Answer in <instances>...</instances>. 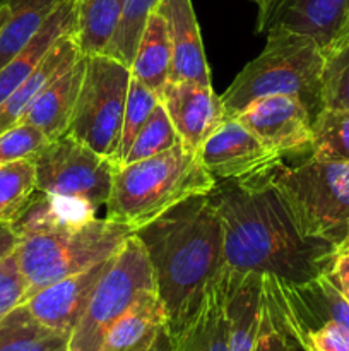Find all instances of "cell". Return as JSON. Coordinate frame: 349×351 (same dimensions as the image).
<instances>
[{
    "instance_id": "7a4b0ae2",
    "label": "cell",
    "mask_w": 349,
    "mask_h": 351,
    "mask_svg": "<svg viewBox=\"0 0 349 351\" xmlns=\"http://www.w3.org/2000/svg\"><path fill=\"white\" fill-rule=\"evenodd\" d=\"M133 233L149 257L168 331H173L195 311L205 287L226 269L218 209L209 194L194 195Z\"/></svg>"
},
{
    "instance_id": "6da1fadb",
    "label": "cell",
    "mask_w": 349,
    "mask_h": 351,
    "mask_svg": "<svg viewBox=\"0 0 349 351\" xmlns=\"http://www.w3.org/2000/svg\"><path fill=\"white\" fill-rule=\"evenodd\" d=\"M209 197L222 225L226 267L252 271L291 283L327 273L337 252L298 228L272 184V171L238 182H216Z\"/></svg>"
},
{
    "instance_id": "ab89813d",
    "label": "cell",
    "mask_w": 349,
    "mask_h": 351,
    "mask_svg": "<svg viewBox=\"0 0 349 351\" xmlns=\"http://www.w3.org/2000/svg\"><path fill=\"white\" fill-rule=\"evenodd\" d=\"M9 14H10V9L7 3H0V31H2L3 24L7 23V19H9Z\"/></svg>"
},
{
    "instance_id": "d6986e66",
    "label": "cell",
    "mask_w": 349,
    "mask_h": 351,
    "mask_svg": "<svg viewBox=\"0 0 349 351\" xmlns=\"http://www.w3.org/2000/svg\"><path fill=\"white\" fill-rule=\"evenodd\" d=\"M77 0H64L33 38L0 69V103L31 75L64 34L75 31Z\"/></svg>"
},
{
    "instance_id": "277c9868",
    "label": "cell",
    "mask_w": 349,
    "mask_h": 351,
    "mask_svg": "<svg viewBox=\"0 0 349 351\" xmlns=\"http://www.w3.org/2000/svg\"><path fill=\"white\" fill-rule=\"evenodd\" d=\"M324 50L310 36L269 29L263 50L242 69L222 93L226 119L238 115L255 99L270 95L294 96L315 119L324 108Z\"/></svg>"
},
{
    "instance_id": "8992f818",
    "label": "cell",
    "mask_w": 349,
    "mask_h": 351,
    "mask_svg": "<svg viewBox=\"0 0 349 351\" xmlns=\"http://www.w3.org/2000/svg\"><path fill=\"white\" fill-rule=\"evenodd\" d=\"M272 184L298 228L335 249L349 243V163L307 161L272 171Z\"/></svg>"
},
{
    "instance_id": "7c38bea8",
    "label": "cell",
    "mask_w": 349,
    "mask_h": 351,
    "mask_svg": "<svg viewBox=\"0 0 349 351\" xmlns=\"http://www.w3.org/2000/svg\"><path fill=\"white\" fill-rule=\"evenodd\" d=\"M181 146L197 153L209 136L226 119L221 96L211 84L194 81H168L159 95Z\"/></svg>"
},
{
    "instance_id": "ac0fdd59",
    "label": "cell",
    "mask_w": 349,
    "mask_h": 351,
    "mask_svg": "<svg viewBox=\"0 0 349 351\" xmlns=\"http://www.w3.org/2000/svg\"><path fill=\"white\" fill-rule=\"evenodd\" d=\"M263 274L228 267V351H253L263 305Z\"/></svg>"
},
{
    "instance_id": "8fae6325",
    "label": "cell",
    "mask_w": 349,
    "mask_h": 351,
    "mask_svg": "<svg viewBox=\"0 0 349 351\" xmlns=\"http://www.w3.org/2000/svg\"><path fill=\"white\" fill-rule=\"evenodd\" d=\"M231 119H238L253 136L281 156L310 151L313 117L294 96H262Z\"/></svg>"
},
{
    "instance_id": "44dd1931",
    "label": "cell",
    "mask_w": 349,
    "mask_h": 351,
    "mask_svg": "<svg viewBox=\"0 0 349 351\" xmlns=\"http://www.w3.org/2000/svg\"><path fill=\"white\" fill-rule=\"evenodd\" d=\"M82 53L79 48L77 40H75L74 31L64 34L57 43L51 47L47 57L41 60V64L31 72L27 79H24L2 103H0V134L3 130L10 129L16 123L21 122L23 115L33 99L36 98L38 93L44 88L48 81L60 71L64 65H67L72 58Z\"/></svg>"
},
{
    "instance_id": "e575fe53",
    "label": "cell",
    "mask_w": 349,
    "mask_h": 351,
    "mask_svg": "<svg viewBox=\"0 0 349 351\" xmlns=\"http://www.w3.org/2000/svg\"><path fill=\"white\" fill-rule=\"evenodd\" d=\"M24 295H26V283L21 276L16 254L12 252L0 264V321L14 307L23 304Z\"/></svg>"
},
{
    "instance_id": "f1b7e54d",
    "label": "cell",
    "mask_w": 349,
    "mask_h": 351,
    "mask_svg": "<svg viewBox=\"0 0 349 351\" xmlns=\"http://www.w3.org/2000/svg\"><path fill=\"white\" fill-rule=\"evenodd\" d=\"M159 103V95L154 93L153 89L147 88L135 77H130L129 93H127L125 101V112H123V123L122 132H120V143L116 147V153L113 156V163L116 167H122L123 160L129 154L130 147H132L133 141H135L137 134L144 127V123L149 120L151 113Z\"/></svg>"
},
{
    "instance_id": "7402d4cb",
    "label": "cell",
    "mask_w": 349,
    "mask_h": 351,
    "mask_svg": "<svg viewBox=\"0 0 349 351\" xmlns=\"http://www.w3.org/2000/svg\"><path fill=\"white\" fill-rule=\"evenodd\" d=\"M171 45L164 19L154 10L147 19L130 64L132 77L161 95L170 81Z\"/></svg>"
},
{
    "instance_id": "4fadbf2b",
    "label": "cell",
    "mask_w": 349,
    "mask_h": 351,
    "mask_svg": "<svg viewBox=\"0 0 349 351\" xmlns=\"http://www.w3.org/2000/svg\"><path fill=\"white\" fill-rule=\"evenodd\" d=\"M106 263L108 259L82 273L72 274L41 288L23 302L24 307L43 326L72 336L75 326L84 315Z\"/></svg>"
},
{
    "instance_id": "5b68a950",
    "label": "cell",
    "mask_w": 349,
    "mask_h": 351,
    "mask_svg": "<svg viewBox=\"0 0 349 351\" xmlns=\"http://www.w3.org/2000/svg\"><path fill=\"white\" fill-rule=\"evenodd\" d=\"M132 233L123 223L92 218L21 237L14 254L26 283L24 300L55 281L109 259Z\"/></svg>"
},
{
    "instance_id": "74e56055",
    "label": "cell",
    "mask_w": 349,
    "mask_h": 351,
    "mask_svg": "<svg viewBox=\"0 0 349 351\" xmlns=\"http://www.w3.org/2000/svg\"><path fill=\"white\" fill-rule=\"evenodd\" d=\"M17 243H19V237L14 232L12 225L0 223V264L16 250Z\"/></svg>"
},
{
    "instance_id": "52a82bcc",
    "label": "cell",
    "mask_w": 349,
    "mask_h": 351,
    "mask_svg": "<svg viewBox=\"0 0 349 351\" xmlns=\"http://www.w3.org/2000/svg\"><path fill=\"white\" fill-rule=\"evenodd\" d=\"M151 291H156L153 267L142 242L132 233L106 263L68 351H98L109 326Z\"/></svg>"
},
{
    "instance_id": "ffe728a7",
    "label": "cell",
    "mask_w": 349,
    "mask_h": 351,
    "mask_svg": "<svg viewBox=\"0 0 349 351\" xmlns=\"http://www.w3.org/2000/svg\"><path fill=\"white\" fill-rule=\"evenodd\" d=\"M166 328V311L157 291H151L109 326L98 351H151Z\"/></svg>"
},
{
    "instance_id": "1f68e13d",
    "label": "cell",
    "mask_w": 349,
    "mask_h": 351,
    "mask_svg": "<svg viewBox=\"0 0 349 351\" xmlns=\"http://www.w3.org/2000/svg\"><path fill=\"white\" fill-rule=\"evenodd\" d=\"M50 143L38 127L19 122L0 134V165L21 160H34Z\"/></svg>"
},
{
    "instance_id": "d6a6232c",
    "label": "cell",
    "mask_w": 349,
    "mask_h": 351,
    "mask_svg": "<svg viewBox=\"0 0 349 351\" xmlns=\"http://www.w3.org/2000/svg\"><path fill=\"white\" fill-rule=\"evenodd\" d=\"M283 321L305 351H349V329L337 322L328 321L317 326H293L286 322L284 317Z\"/></svg>"
},
{
    "instance_id": "836d02e7",
    "label": "cell",
    "mask_w": 349,
    "mask_h": 351,
    "mask_svg": "<svg viewBox=\"0 0 349 351\" xmlns=\"http://www.w3.org/2000/svg\"><path fill=\"white\" fill-rule=\"evenodd\" d=\"M289 338V329L286 328L276 305L263 290L262 319L253 351H286Z\"/></svg>"
},
{
    "instance_id": "f546056e",
    "label": "cell",
    "mask_w": 349,
    "mask_h": 351,
    "mask_svg": "<svg viewBox=\"0 0 349 351\" xmlns=\"http://www.w3.org/2000/svg\"><path fill=\"white\" fill-rule=\"evenodd\" d=\"M177 144H180V137H178L164 106L157 103L154 112L151 113L149 120L144 123L140 132L137 134L135 141H133L132 147H130L129 154H127L122 165L156 156L163 151L171 149Z\"/></svg>"
},
{
    "instance_id": "3957f363",
    "label": "cell",
    "mask_w": 349,
    "mask_h": 351,
    "mask_svg": "<svg viewBox=\"0 0 349 351\" xmlns=\"http://www.w3.org/2000/svg\"><path fill=\"white\" fill-rule=\"evenodd\" d=\"M214 184L198 154L180 143L156 156L116 168L106 218L135 232L185 199L207 195Z\"/></svg>"
},
{
    "instance_id": "30bf717a",
    "label": "cell",
    "mask_w": 349,
    "mask_h": 351,
    "mask_svg": "<svg viewBox=\"0 0 349 351\" xmlns=\"http://www.w3.org/2000/svg\"><path fill=\"white\" fill-rule=\"evenodd\" d=\"M214 182H238L270 173L283 156L267 147L238 119H224L197 151Z\"/></svg>"
},
{
    "instance_id": "d4e9b609",
    "label": "cell",
    "mask_w": 349,
    "mask_h": 351,
    "mask_svg": "<svg viewBox=\"0 0 349 351\" xmlns=\"http://www.w3.org/2000/svg\"><path fill=\"white\" fill-rule=\"evenodd\" d=\"M123 0H77L75 40L84 55L105 53L122 16Z\"/></svg>"
},
{
    "instance_id": "83f0119b",
    "label": "cell",
    "mask_w": 349,
    "mask_h": 351,
    "mask_svg": "<svg viewBox=\"0 0 349 351\" xmlns=\"http://www.w3.org/2000/svg\"><path fill=\"white\" fill-rule=\"evenodd\" d=\"M159 0H123L122 16L105 53L130 67L144 27Z\"/></svg>"
},
{
    "instance_id": "484cf974",
    "label": "cell",
    "mask_w": 349,
    "mask_h": 351,
    "mask_svg": "<svg viewBox=\"0 0 349 351\" xmlns=\"http://www.w3.org/2000/svg\"><path fill=\"white\" fill-rule=\"evenodd\" d=\"M310 156L349 163V110L322 108L311 120Z\"/></svg>"
},
{
    "instance_id": "cb8c5ba5",
    "label": "cell",
    "mask_w": 349,
    "mask_h": 351,
    "mask_svg": "<svg viewBox=\"0 0 349 351\" xmlns=\"http://www.w3.org/2000/svg\"><path fill=\"white\" fill-rule=\"evenodd\" d=\"M64 0H0L10 9L0 31V69L36 34L50 14Z\"/></svg>"
},
{
    "instance_id": "ba28073f",
    "label": "cell",
    "mask_w": 349,
    "mask_h": 351,
    "mask_svg": "<svg viewBox=\"0 0 349 351\" xmlns=\"http://www.w3.org/2000/svg\"><path fill=\"white\" fill-rule=\"evenodd\" d=\"M132 72L106 53L86 55L81 91L67 134L103 156H115Z\"/></svg>"
},
{
    "instance_id": "60d3db41",
    "label": "cell",
    "mask_w": 349,
    "mask_h": 351,
    "mask_svg": "<svg viewBox=\"0 0 349 351\" xmlns=\"http://www.w3.org/2000/svg\"><path fill=\"white\" fill-rule=\"evenodd\" d=\"M286 328H287V326H286ZM289 335H291V332H289ZM286 351H305V350L301 348V345L296 341V338H294V336L291 335L289 343H287V350H286Z\"/></svg>"
},
{
    "instance_id": "4316f807",
    "label": "cell",
    "mask_w": 349,
    "mask_h": 351,
    "mask_svg": "<svg viewBox=\"0 0 349 351\" xmlns=\"http://www.w3.org/2000/svg\"><path fill=\"white\" fill-rule=\"evenodd\" d=\"M36 194V168L33 160L0 165V223L19 219Z\"/></svg>"
},
{
    "instance_id": "2e32d148",
    "label": "cell",
    "mask_w": 349,
    "mask_h": 351,
    "mask_svg": "<svg viewBox=\"0 0 349 351\" xmlns=\"http://www.w3.org/2000/svg\"><path fill=\"white\" fill-rule=\"evenodd\" d=\"M84 69L86 55L79 53L44 84L21 122L38 127L50 141L67 134L81 91Z\"/></svg>"
},
{
    "instance_id": "e0dca14e",
    "label": "cell",
    "mask_w": 349,
    "mask_h": 351,
    "mask_svg": "<svg viewBox=\"0 0 349 351\" xmlns=\"http://www.w3.org/2000/svg\"><path fill=\"white\" fill-rule=\"evenodd\" d=\"M349 14V0H281L269 21V29L305 34L325 51L334 45Z\"/></svg>"
},
{
    "instance_id": "7bdbcfd3",
    "label": "cell",
    "mask_w": 349,
    "mask_h": 351,
    "mask_svg": "<svg viewBox=\"0 0 349 351\" xmlns=\"http://www.w3.org/2000/svg\"><path fill=\"white\" fill-rule=\"evenodd\" d=\"M348 245H349V243H348ZM348 245H346V247H348Z\"/></svg>"
},
{
    "instance_id": "8d00e7d4",
    "label": "cell",
    "mask_w": 349,
    "mask_h": 351,
    "mask_svg": "<svg viewBox=\"0 0 349 351\" xmlns=\"http://www.w3.org/2000/svg\"><path fill=\"white\" fill-rule=\"evenodd\" d=\"M253 5L257 7V33H263L267 31V26H269V21L272 17L274 10H276L277 3L281 0H250Z\"/></svg>"
},
{
    "instance_id": "9a60e30c",
    "label": "cell",
    "mask_w": 349,
    "mask_h": 351,
    "mask_svg": "<svg viewBox=\"0 0 349 351\" xmlns=\"http://www.w3.org/2000/svg\"><path fill=\"white\" fill-rule=\"evenodd\" d=\"M228 267L205 287L201 302L177 329L168 331L173 351H228Z\"/></svg>"
},
{
    "instance_id": "b9f144b4",
    "label": "cell",
    "mask_w": 349,
    "mask_h": 351,
    "mask_svg": "<svg viewBox=\"0 0 349 351\" xmlns=\"http://www.w3.org/2000/svg\"><path fill=\"white\" fill-rule=\"evenodd\" d=\"M346 36H349V14H348V19H346V24H344V27H342L341 34H339V38L334 41V43H337V41H341L342 38H346Z\"/></svg>"
},
{
    "instance_id": "603a6c76",
    "label": "cell",
    "mask_w": 349,
    "mask_h": 351,
    "mask_svg": "<svg viewBox=\"0 0 349 351\" xmlns=\"http://www.w3.org/2000/svg\"><path fill=\"white\" fill-rule=\"evenodd\" d=\"M70 336L38 322L24 304L0 321V351H68Z\"/></svg>"
},
{
    "instance_id": "f35d334b",
    "label": "cell",
    "mask_w": 349,
    "mask_h": 351,
    "mask_svg": "<svg viewBox=\"0 0 349 351\" xmlns=\"http://www.w3.org/2000/svg\"><path fill=\"white\" fill-rule=\"evenodd\" d=\"M151 351H173L171 350V341H170V335H168V328L161 332L159 338H157V341L154 343L153 350Z\"/></svg>"
},
{
    "instance_id": "5bb4252c",
    "label": "cell",
    "mask_w": 349,
    "mask_h": 351,
    "mask_svg": "<svg viewBox=\"0 0 349 351\" xmlns=\"http://www.w3.org/2000/svg\"><path fill=\"white\" fill-rule=\"evenodd\" d=\"M156 12L164 19L171 45L170 81L211 84V71L192 0H159Z\"/></svg>"
},
{
    "instance_id": "4dcf8cb0",
    "label": "cell",
    "mask_w": 349,
    "mask_h": 351,
    "mask_svg": "<svg viewBox=\"0 0 349 351\" xmlns=\"http://www.w3.org/2000/svg\"><path fill=\"white\" fill-rule=\"evenodd\" d=\"M322 88L324 108L349 110V36L325 51Z\"/></svg>"
},
{
    "instance_id": "d590c367",
    "label": "cell",
    "mask_w": 349,
    "mask_h": 351,
    "mask_svg": "<svg viewBox=\"0 0 349 351\" xmlns=\"http://www.w3.org/2000/svg\"><path fill=\"white\" fill-rule=\"evenodd\" d=\"M325 276L337 288L339 293L349 302V245L342 247L334 254Z\"/></svg>"
},
{
    "instance_id": "9c48e42d",
    "label": "cell",
    "mask_w": 349,
    "mask_h": 351,
    "mask_svg": "<svg viewBox=\"0 0 349 351\" xmlns=\"http://www.w3.org/2000/svg\"><path fill=\"white\" fill-rule=\"evenodd\" d=\"M33 161L38 192L82 202L96 213L106 208L118 168L112 158L64 134L50 141Z\"/></svg>"
}]
</instances>
